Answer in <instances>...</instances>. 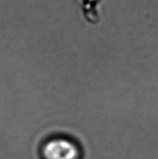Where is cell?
Wrapping results in <instances>:
<instances>
[{
    "label": "cell",
    "mask_w": 158,
    "mask_h": 159,
    "mask_svg": "<svg viewBox=\"0 0 158 159\" xmlns=\"http://www.w3.org/2000/svg\"><path fill=\"white\" fill-rule=\"evenodd\" d=\"M46 159H77L78 148L73 143L64 139L48 141L43 148Z\"/></svg>",
    "instance_id": "obj_1"
}]
</instances>
